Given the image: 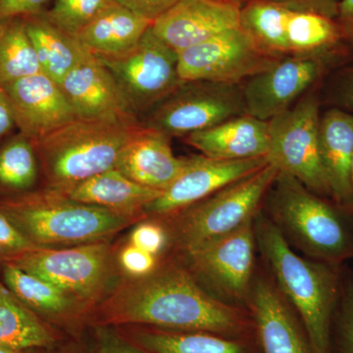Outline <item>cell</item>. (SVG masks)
<instances>
[{
    "label": "cell",
    "mask_w": 353,
    "mask_h": 353,
    "mask_svg": "<svg viewBox=\"0 0 353 353\" xmlns=\"http://www.w3.org/2000/svg\"><path fill=\"white\" fill-rule=\"evenodd\" d=\"M92 327L143 326L250 338L254 327L246 308L222 303L206 292L182 260L160 259L143 277H125L88 316Z\"/></svg>",
    "instance_id": "cell-1"
},
{
    "label": "cell",
    "mask_w": 353,
    "mask_h": 353,
    "mask_svg": "<svg viewBox=\"0 0 353 353\" xmlns=\"http://www.w3.org/2000/svg\"><path fill=\"white\" fill-rule=\"evenodd\" d=\"M257 250L278 289L296 311L312 353H333L332 330L340 297L341 265L297 254L277 227L259 211L254 218Z\"/></svg>",
    "instance_id": "cell-2"
},
{
    "label": "cell",
    "mask_w": 353,
    "mask_h": 353,
    "mask_svg": "<svg viewBox=\"0 0 353 353\" xmlns=\"http://www.w3.org/2000/svg\"><path fill=\"white\" fill-rule=\"evenodd\" d=\"M262 211L292 248L332 265L353 259V214L279 172Z\"/></svg>",
    "instance_id": "cell-3"
},
{
    "label": "cell",
    "mask_w": 353,
    "mask_h": 353,
    "mask_svg": "<svg viewBox=\"0 0 353 353\" xmlns=\"http://www.w3.org/2000/svg\"><path fill=\"white\" fill-rule=\"evenodd\" d=\"M0 209L34 245L61 248L108 241L145 220L70 199L62 192L34 190L0 199Z\"/></svg>",
    "instance_id": "cell-4"
},
{
    "label": "cell",
    "mask_w": 353,
    "mask_h": 353,
    "mask_svg": "<svg viewBox=\"0 0 353 353\" xmlns=\"http://www.w3.org/2000/svg\"><path fill=\"white\" fill-rule=\"evenodd\" d=\"M143 127L139 120L75 119L34 141L43 189L66 194L115 168L125 146Z\"/></svg>",
    "instance_id": "cell-5"
},
{
    "label": "cell",
    "mask_w": 353,
    "mask_h": 353,
    "mask_svg": "<svg viewBox=\"0 0 353 353\" xmlns=\"http://www.w3.org/2000/svg\"><path fill=\"white\" fill-rule=\"evenodd\" d=\"M278 173L268 163L181 212L157 220L168 233L169 250L182 254L208 245L254 219Z\"/></svg>",
    "instance_id": "cell-6"
},
{
    "label": "cell",
    "mask_w": 353,
    "mask_h": 353,
    "mask_svg": "<svg viewBox=\"0 0 353 353\" xmlns=\"http://www.w3.org/2000/svg\"><path fill=\"white\" fill-rule=\"evenodd\" d=\"M257 252L254 219L208 245L176 255L199 284L222 303L248 309Z\"/></svg>",
    "instance_id": "cell-7"
},
{
    "label": "cell",
    "mask_w": 353,
    "mask_h": 353,
    "mask_svg": "<svg viewBox=\"0 0 353 353\" xmlns=\"http://www.w3.org/2000/svg\"><path fill=\"white\" fill-rule=\"evenodd\" d=\"M246 114L243 87L209 82H183L139 118L143 126L174 138H185Z\"/></svg>",
    "instance_id": "cell-8"
},
{
    "label": "cell",
    "mask_w": 353,
    "mask_h": 353,
    "mask_svg": "<svg viewBox=\"0 0 353 353\" xmlns=\"http://www.w3.org/2000/svg\"><path fill=\"white\" fill-rule=\"evenodd\" d=\"M320 118L319 101L311 94L268 121L267 161L318 196L331 199L320 155Z\"/></svg>",
    "instance_id": "cell-9"
},
{
    "label": "cell",
    "mask_w": 353,
    "mask_h": 353,
    "mask_svg": "<svg viewBox=\"0 0 353 353\" xmlns=\"http://www.w3.org/2000/svg\"><path fill=\"white\" fill-rule=\"evenodd\" d=\"M97 57L110 71L128 108L139 120L183 83L178 53L158 38L152 27L131 50Z\"/></svg>",
    "instance_id": "cell-10"
},
{
    "label": "cell",
    "mask_w": 353,
    "mask_h": 353,
    "mask_svg": "<svg viewBox=\"0 0 353 353\" xmlns=\"http://www.w3.org/2000/svg\"><path fill=\"white\" fill-rule=\"evenodd\" d=\"M113 250L108 241L61 248H38L12 261L58 285L94 309L112 279Z\"/></svg>",
    "instance_id": "cell-11"
},
{
    "label": "cell",
    "mask_w": 353,
    "mask_h": 353,
    "mask_svg": "<svg viewBox=\"0 0 353 353\" xmlns=\"http://www.w3.org/2000/svg\"><path fill=\"white\" fill-rule=\"evenodd\" d=\"M176 53L178 73L183 82L209 81L240 85L281 59L257 48L241 28Z\"/></svg>",
    "instance_id": "cell-12"
},
{
    "label": "cell",
    "mask_w": 353,
    "mask_h": 353,
    "mask_svg": "<svg viewBox=\"0 0 353 353\" xmlns=\"http://www.w3.org/2000/svg\"><path fill=\"white\" fill-rule=\"evenodd\" d=\"M340 54L281 58L271 68L246 81L243 87L246 114L268 122L285 112L325 75Z\"/></svg>",
    "instance_id": "cell-13"
},
{
    "label": "cell",
    "mask_w": 353,
    "mask_h": 353,
    "mask_svg": "<svg viewBox=\"0 0 353 353\" xmlns=\"http://www.w3.org/2000/svg\"><path fill=\"white\" fill-rule=\"evenodd\" d=\"M267 164L266 158L229 161L202 154L185 157V167L180 175L157 199L145 206L143 215L145 219L152 220L170 217L223 188L252 175Z\"/></svg>",
    "instance_id": "cell-14"
},
{
    "label": "cell",
    "mask_w": 353,
    "mask_h": 353,
    "mask_svg": "<svg viewBox=\"0 0 353 353\" xmlns=\"http://www.w3.org/2000/svg\"><path fill=\"white\" fill-rule=\"evenodd\" d=\"M248 310L259 353H312L299 316L269 272L255 274Z\"/></svg>",
    "instance_id": "cell-15"
},
{
    "label": "cell",
    "mask_w": 353,
    "mask_h": 353,
    "mask_svg": "<svg viewBox=\"0 0 353 353\" xmlns=\"http://www.w3.org/2000/svg\"><path fill=\"white\" fill-rule=\"evenodd\" d=\"M1 87L12 109L17 131L32 141L77 119L60 85L41 72Z\"/></svg>",
    "instance_id": "cell-16"
},
{
    "label": "cell",
    "mask_w": 353,
    "mask_h": 353,
    "mask_svg": "<svg viewBox=\"0 0 353 353\" xmlns=\"http://www.w3.org/2000/svg\"><path fill=\"white\" fill-rule=\"evenodd\" d=\"M240 4L230 0H180L153 21V32L176 52L240 28Z\"/></svg>",
    "instance_id": "cell-17"
},
{
    "label": "cell",
    "mask_w": 353,
    "mask_h": 353,
    "mask_svg": "<svg viewBox=\"0 0 353 353\" xmlns=\"http://www.w3.org/2000/svg\"><path fill=\"white\" fill-rule=\"evenodd\" d=\"M77 119L139 120L99 58L88 51L59 83Z\"/></svg>",
    "instance_id": "cell-18"
},
{
    "label": "cell",
    "mask_w": 353,
    "mask_h": 353,
    "mask_svg": "<svg viewBox=\"0 0 353 353\" xmlns=\"http://www.w3.org/2000/svg\"><path fill=\"white\" fill-rule=\"evenodd\" d=\"M3 279L14 296L51 326L88 324L92 308L58 285L11 263H6Z\"/></svg>",
    "instance_id": "cell-19"
},
{
    "label": "cell",
    "mask_w": 353,
    "mask_h": 353,
    "mask_svg": "<svg viewBox=\"0 0 353 353\" xmlns=\"http://www.w3.org/2000/svg\"><path fill=\"white\" fill-rule=\"evenodd\" d=\"M185 164V157L174 154L170 137L145 126L125 146L115 169L139 185L163 192Z\"/></svg>",
    "instance_id": "cell-20"
},
{
    "label": "cell",
    "mask_w": 353,
    "mask_h": 353,
    "mask_svg": "<svg viewBox=\"0 0 353 353\" xmlns=\"http://www.w3.org/2000/svg\"><path fill=\"white\" fill-rule=\"evenodd\" d=\"M183 139L202 155L213 159H267L270 145L269 123L243 114L203 131L192 132Z\"/></svg>",
    "instance_id": "cell-21"
},
{
    "label": "cell",
    "mask_w": 353,
    "mask_h": 353,
    "mask_svg": "<svg viewBox=\"0 0 353 353\" xmlns=\"http://www.w3.org/2000/svg\"><path fill=\"white\" fill-rule=\"evenodd\" d=\"M320 155L332 201L353 214L350 169L353 114L332 108L320 118Z\"/></svg>",
    "instance_id": "cell-22"
},
{
    "label": "cell",
    "mask_w": 353,
    "mask_h": 353,
    "mask_svg": "<svg viewBox=\"0 0 353 353\" xmlns=\"http://www.w3.org/2000/svg\"><path fill=\"white\" fill-rule=\"evenodd\" d=\"M120 334L146 353H259L255 336L229 338L204 332L123 326Z\"/></svg>",
    "instance_id": "cell-23"
},
{
    "label": "cell",
    "mask_w": 353,
    "mask_h": 353,
    "mask_svg": "<svg viewBox=\"0 0 353 353\" xmlns=\"http://www.w3.org/2000/svg\"><path fill=\"white\" fill-rule=\"evenodd\" d=\"M152 25V21L114 1L77 38L97 57H115L134 48Z\"/></svg>",
    "instance_id": "cell-24"
},
{
    "label": "cell",
    "mask_w": 353,
    "mask_h": 353,
    "mask_svg": "<svg viewBox=\"0 0 353 353\" xmlns=\"http://www.w3.org/2000/svg\"><path fill=\"white\" fill-rule=\"evenodd\" d=\"M161 192L139 185L113 168L79 183L65 194L76 201L145 219L143 209Z\"/></svg>",
    "instance_id": "cell-25"
},
{
    "label": "cell",
    "mask_w": 353,
    "mask_h": 353,
    "mask_svg": "<svg viewBox=\"0 0 353 353\" xmlns=\"http://www.w3.org/2000/svg\"><path fill=\"white\" fill-rule=\"evenodd\" d=\"M61 334L0 283V347L30 350L57 347Z\"/></svg>",
    "instance_id": "cell-26"
},
{
    "label": "cell",
    "mask_w": 353,
    "mask_h": 353,
    "mask_svg": "<svg viewBox=\"0 0 353 353\" xmlns=\"http://www.w3.org/2000/svg\"><path fill=\"white\" fill-rule=\"evenodd\" d=\"M23 18L41 73L59 85L90 50L77 37L55 27L44 12Z\"/></svg>",
    "instance_id": "cell-27"
},
{
    "label": "cell",
    "mask_w": 353,
    "mask_h": 353,
    "mask_svg": "<svg viewBox=\"0 0 353 353\" xmlns=\"http://www.w3.org/2000/svg\"><path fill=\"white\" fill-rule=\"evenodd\" d=\"M290 13L289 9L269 0H248L241 7L240 28L264 52L278 58L288 57Z\"/></svg>",
    "instance_id": "cell-28"
},
{
    "label": "cell",
    "mask_w": 353,
    "mask_h": 353,
    "mask_svg": "<svg viewBox=\"0 0 353 353\" xmlns=\"http://www.w3.org/2000/svg\"><path fill=\"white\" fill-rule=\"evenodd\" d=\"M289 55L318 57L341 53L340 30L336 21L321 14L292 11L287 27Z\"/></svg>",
    "instance_id": "cell-29"
},
{
    "label": "cell",
    "mask_w": 353,
    "mask_h": 353,
    "mask_svg": "<svg viewBox=\"0 0 353 353\" xmlns=\"http://www.w3.org/2000/svg\"><path fill=\"white\" fill-rule=\"evenodd\" d=\"M39 176L41 169L34 141L17 132L1 143L0 192L10 196L27 194L34 190Z\"/></svg>",
    "instance_id": "cell-30"
},
{
    "label": "cell",
    "mask_w": 353,
    "mask_h": 353,
    "mask_svg": "<svg viewBox=\"0 0 353 353\" xmlns=\"http://www.w3.org/2000/svg\"><path fill=\"white\" fill-rule=\"evenodd\" d=\"M39 72L24 18L0 20V85Z\"/></svg>",
    "instance_id": "cell-31"
},
{
    "label": "cell",
    "mask_w": 353,
    "mask_h": 353,
    "mask_svg": "<svg viewBox=\"0 0 353 353\" xmlns=\"http://www.w3.org/2000/svg\"><path fill=\"white\" fill-rule=\"evenodd\" d=\"M115 0H54L44 15L55 27L77 37L85 26Z\"/></svg>",
    "instance_id": "cell-32"
},
{
    "label": "cell",
    "mask_w": 353,
    "mask_h": 353,
    "mask_svg": "<svg viewBox=\"0 0 353 353\" xmlns=\"http://www.w3.org/2000/svg\"><path fill=\"white\" fill-rule=\"evenodd\" d=\"M333 353H353V275L343 270L332 330Z\"/></svg>",
    "instance_id": "cell-33"
},
{
    "label": "cell",
    "mask_w": 353,
    "mask_h": 353,
    "mask_svg": "<svg viewBox=\"0 0 353 353\" xmlns=\"http://www.w3.org/2000/svg\"><path fill=\"white\" fill-rule=\"evenodd\" d=\"M129 243L157 257L163 256L169 250L168 233L157 220L139 221L130 234Z\"/></svg>",
    "instance_id": "cell-34"
},
{
    "label": "cell",
    "mask_w": 353,
    "mask_h": 353,
    "mask_svg": "<svg viewBox=\"0 0 353 353\" xmlns=\"http://www.w3.org/2000/svg\"><path fill=\"white\" fill-rule=\"evenodd\" d=\"M38 248L0 209V259L7 263Z\"/></svg>",
    "instance_id": "cell-35"
},
{
    "label": "cell",
    "mask_w": 353,
    "mask_h": 353,
    "mask_svg": "<svg viewBox=\"0 0 353 353\" xmlns=\"http://www.w3.org/2000/svg\"><path fill=\"white\" fill-rule=\"evenodd\" d=\"M161 257L150 253L128 243L121 248L118 253V265L124 272L126 277H143L148 275L157 268Z\"/></svg>",
    "instance_id": "cell-36"
},
{
    "label": "cell",
    "mask_w": 353,
    "mask_h": 353,
    "mask_svg": "<svg viewBox=\"0 0 353 353\" xmlns=\"http://www.w3.org/2000/svg\"><path fill=\"white\" fill-rule=\"evenodd\" d=\"M51 0H0V20L27 17L46 12Z\"/></svg>",
    "instance_id": "cell-37"
},
{
    "label": "cell",
    "mask_w": 353,
    "mask_h": 353,
    "mask_svg": "<svg viewBox=\"0 0 353 353\" xmlns=\"http://www.w3.org/2000/svg\"><path fill=\"white\" fill-rule=\"evenodd\" d=\"M296 12L321 14L334 19L340 0H269Z\"/></svg>",
    "instance_id": "cell-38"
},
{
    "label": "cell",
    "mask_w": 353,
    "mask_h": 353,
    "mask_svg": "<svg viewBox=\"0 0 353 353\" xmlns=\"http://www.w3.org/2000/svg\"><path fill=\"white\" fill-rule=\"evenodd\" d=\"M99 332L97 350L94 353H146L128 341L119 333L109 334L108 327H95Z\"/></svg>",
    "instance_id": "cell-39"
},
{
    "label": "cell",
    "mask_w": 353,
    "mask_h": 353,
    "mask_svg": "<svg viewBox=\"0 0 353 353\" xmlns=\"http://www.w3.org/2000/svg\"><path fill=\"white\" fill-rule=\"evenodd\" d=\"M146 19L155 21L180 0H115Z\"/></svg>",
    "instance_id": "cell-40"
},
{
    "label": "cell",
    "mask_w": 353,
    "mask_h": 353,
    "mask_svg": "<svg viewBox=\"0 0 353 353\" xmlns=\"http://www.w3.org/2000/svg\"><path fill=\"white\" fill-rule=\"evenodd\" d=\"M334 103L353 114V67L341 74L334 88Z\"/></svg>",
    "instance_id": "cell-41"
},
{
    "label": "cell",
    "mask_w": 353,
    "mask_h": 353,
    "mask_svg": "<svg viewBox=\"0 0 353 353\" xmlns=\"http://www.w3.org/2000/svg\"><path fill=\"white\" fill-rule=\"evenodd\" d=\"M334 21L343 44L353 48V0H340Z\"/></svg>",
    "instance_id": "cell-42"
},
{
    "label": "cell",
    "mask_w": 353,
    "mask_h": 353,
    "mask_svg": "<svg viewBox=\"0 0 353 353\" xmlns=\"http://www.w3.org/2000/svg\"><path fill=\"white\" fill-rule=\"evenodd\" d=\"M17 130L12 109L7 99L3 88L0 85V145L12 136Z\"/></svg>",
    "instance_id": "cell-43"
},
{
    "label": "cell",
    "mask_w": 353,
    "mask_h": 353,
    "mask_svg": "<svg viewBox=\"0 0 353 353\" xmlns=\"http://www.w3.org/2000/svg\"><path fill=\"white\" fill-rule=\"evenodd\" d=\"M30 350H11V348L0 347V353H29Z\"/></svg>",
    "instance_id": "cell-44"
},
{
    "label": "cell",
    "mask_w": 353,
    "mask_h": 353,
    "mask_svg": "<svg viewBox=\"0 0 353 353\" xmlns=\"http://www.w3.org/2000/svg\"><path fill=\"white\" fill-rule=\"evenodd\" d=\"M50 350H51V348H39V350H30L29 353H51V352H50ZM57 353H60V352H57ZM62 353H74V352H62Z\"/></svg>",
    "instance_id": "cell-45"
},
{
    "label": "cell",
    "mask_w": 353,
    "mask_h": 353,
    "mask_svg": "<svg viewBox=\"0 0 353 353\" xmlns=\"http://www.w3.org/2000/svg\"><path fill=\"white\" fill-rule=\"evenodd\" d=\"M350 183H352V196H353V158H352V169H350Z\"/></svg>",
    "instance_id": "cell-46"
},
{
    "label": "cell",
    "mask_w": 353,
    "mask_h": 353,
    "mask_svg": "<svg viewBox=\"0 0 353 353\" xmlns=\"http://www.w3.org/2000/svg\"><path fill=\"white\" fill-rule=\"evenodd\" d=\"M230 1L236 2V3L240 4V6H243L248 0H230Z\"/></svg>",
    "instance_id": "cell-47"
},
{
    "label": "cell",
    "mask_w": 353,
    "mask_h": 353,
    "mask_svg": "<svg viewBox=\"0 0 353 353\" xmlns=\"http://www.w3.org/2000/svg\"><path fill=\"white\" fill-rule=\"evenodd\" d=\"M74 353H75V352H74Z\"/></svg>",
    "instance_id": "cell-48"
}]
</instances>
